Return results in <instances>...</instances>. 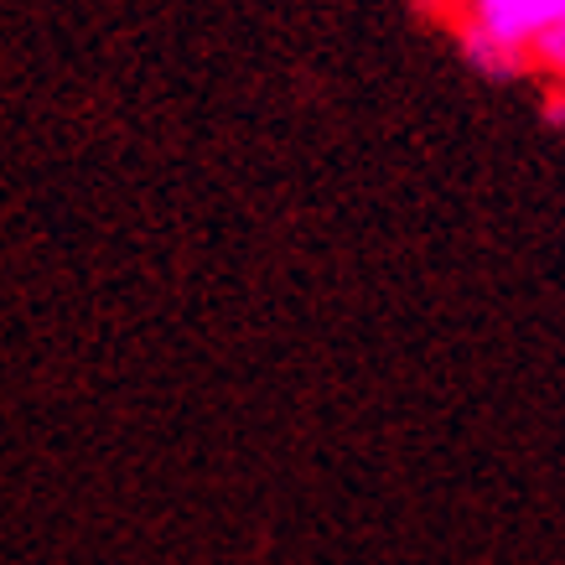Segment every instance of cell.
Segmentation results:
<instances>
[{
	"label": "cell",
	"mask_w": 565,
	"mask_h": 565,
	"mask_svg": "<svg viewBox=\"0 0 565 565\" xmlns=\"http://www.w3.org/2000/svg\"><path fill=\"white\" fill-rule=\"evenodd\" d=\"M462 21L488 36H498V42H509V47H524V52L540 42V32H550L534 0H467Z\"/></svg>",
	"instance_id": "obj_1"
},
{
	"label": "cell",
	"mask_w": 565,
	"mask_h": 565,
	"mask_svg": "<svg viewBox=\"0 0 565 565\" xmlns=\"http://www.w3.org/2000/svg\"><path fill=\"white\" fill-rule=\"evenodd\" d=\"M545 120H550V125H555V130H561V136H565V88H561V94H550V99H545Z\"/></svg>",
	"instance_id": "obj_4"
},
{
	"label": "cell",
	"mask_w": 565,
	"mask_h": 565,
	"mask_svg": "<svg viewBox=\"0 0 565 565\" xmlns=\"http://www.w3.org/2000/svg\"><path fill=\"white\" fill-rule=\"evenodd\" d=\"M457 47H462L467 68H478L482 78H498V84H509V78H519L524 68H534V57L524 47H509V42H498V36L478 32V26H457Z\"/></svg>",
	"instance_id": "obj_2"
},
{
	"label": "cell",
	"mask_w": 565,
	"mask_h": 565,
	"mask_svg": "<svg viewBox=\"0 0 565 565\" xmlns=\"http://www.w3.org/2000/svg\"><path fill=\"white\" fill-rule=\"evenodd\" d=\"M534 57V68H545L550 78H561L565 84V21L561 26H550V32H540V42L530 47Z\"/></svg>",
	"instance_id": "obj_3"
},
{
	"label": "cell",
	"mask_w": 565,
	"mask_h": 565,
	"mask_svg": "<svg viewBox=\"0 0 565 565\" xmlns=\"http://www.w3.org/2000/svg\"><path fill=\"white\" fill-rule=\"evenodd\" d=\"M420 6H426V11H441V17H451V11H462L467 0H420Z\"/></svg>",
	"instance_id": "obj_5"
}]
</instances>
